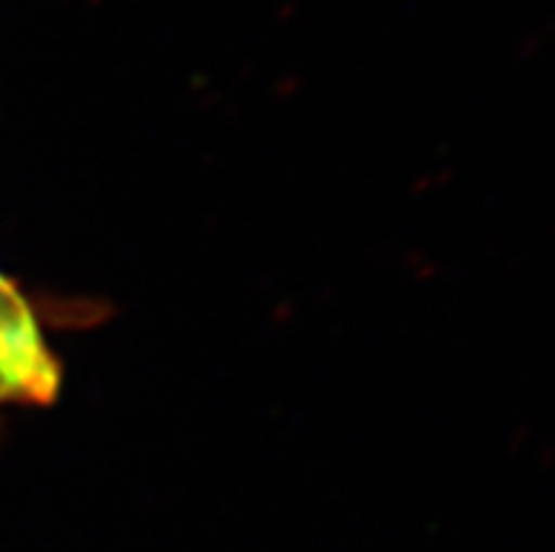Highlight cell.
Instances as JSON below:
<instances>
[{
    "mask_svg": "<svg viewBox=\"0 0 555 552\" xmlns=\"http://www.w3.org/2000/svg\"><path fill=\"white\" fill-rule=\"evenodd\" d=\"M60 364L26 296L0 273V406H49Z\"/></svg>",
    "mask_w": 555,
    "mask_h": 552,
    "instance_id": "cell-1",
    "label": "cell"
}]
</instances>
